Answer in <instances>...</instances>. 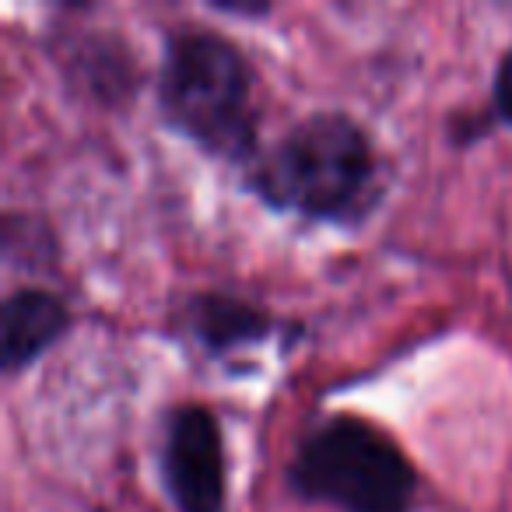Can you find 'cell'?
I'll list each match as a JSON object with an SVG mask.
<instances>
[{
  "mask_svg": "<svg viewBox=\"0 0 512 512\" xmlns=\"http://www.w3.org/2000/svg\"><path fill=\"white\" fill-rule=\"evenodd\" d=\"M379 162L365 130L344 113H313L295 123L260 162L249 186L278 211L316 221H355L376 197Z\"/></svg>",
  "mask_w": 512,
  "mask_h": 512,
  "instance_id": "6da1fadb",
  "label": "cell"
},
{
  "mask_svg": "<svg viewBox=\"0 0 512 512\" xmlns=\"http://www.w3.org/2000/svg\"><path fill=\"white\" fill-rule=\"evenodd\" d=\"M186 323H190V334L204 344L207 351L221 355V351L242 348V344H256L271 334V316L264 309L249 306L232 295L204 292L197 299H190L186 306Z\"/></svg>",
  "mask_w": 512,
  "mask_h": 512,
  "instance_id": "8992f818",
  "label": "cell"
},
{
  "mask_svg": "<svg viewBox=\"0 0 512 512\" xmlns=\"http://www.w3.org/2000/svg\"><path fill=\"white\" fill-rule=\"evenodd\" d=\"M165 488L179 512H221L225 505V449L214 414L183 404L165 421Z\"/></svg>",
  "mask_w": 512,
  "mask_h": 512,
  "instance_id": "277c9868",
  "label": "cell"
},
{
  "mask_svg": "<svg viewBox=\"0 0 512 512\" xmlns=\"http://www.w3.org/2000/svg\"><path fill=\"white\" fill-rule=\"evenodd\" d=\"M158 99L165 120L204 151L228 162L253 155V74L239 46L225 36L204 29L172 32L165 43Z\"/></svg>",
  "mask_w": 512,
  "mask_h": 512,
  "instance_id": "7a4b0ae2",
  "label": "cell"
},
{
  "mask_svg": "<svg viewBox=\"0 0 512 512\" xmlns=\"http://www.w3.org/2000/svg\"><path fill=\"white\" fill-rule=\"evenodd\" d=\"M221 15H235V18H264L271 15V4H232V0H221V4H211Z\"/></svg>",
  "mask_w": 512,
  "mask_h": 512,
  "instance_id": "ba28073f",
  "label": "cell"
},
{
  "mask_svg": "<svg viewBox=\"0 0 512 512\" xmlns=\"http://www.w3.org/2000/svg\"><path fill=\"white\" fill-rule=\"evenodd\" d=\"M71 313L53 292L43 288H18L0 306V362L8 372H22L46 348L64 337Z\"/></svg>",
  "mask_w": 512,
  "mask_h": 512,
  "instance_id": "5b68a950",
  "label": "cell"
},
{
  "mask_svg": "<svg viewBox=\"0 0 512 512\" xmlns=\"http://www.w3.org/2000/svg\"><path fill=\"white\" fill-rule=\"evenodd\" d=\"M491 106H495V116L502 123L512 127V50L502 57L495 71V88H491Z\"/></svg>",
  "mask_w": 512,
  "mask_h": 512,
  "instance_id": "52a82bcc",
  "label": "cell"
},
{
  "mask_svg": "<svg viewBox=\"0 0 512 512\" xmlns=\"http://www.w3.org/2000/svg\"><path fill=\"white\" fill-rule=\"evenodd\" d=\"M288 488L341 512H411L418 474L400 446L351 414L323 418L288 463Z\"/></svg>",
  "mask_w": 512,
  "mask_h": 512,
  "instance_id": "3957f363",
  "label": "cell"
}]
</instances>
